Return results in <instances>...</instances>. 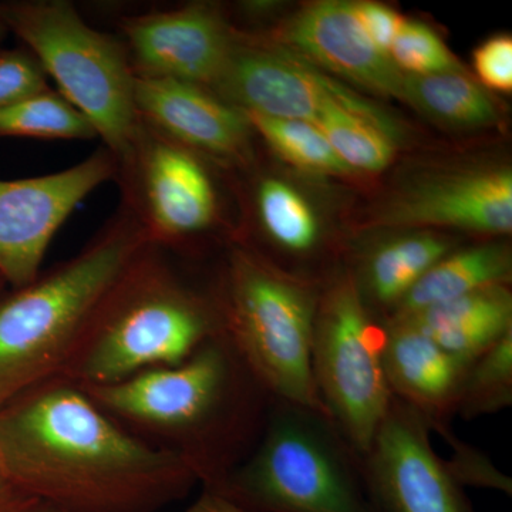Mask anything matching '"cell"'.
I'll list each match as a JSON object with an SVG mask.
<instances>
[{
  "mask_svg": "<svg viewBox=\"0 0 512 512\" xmlns=\"http://www.w3.org/2000/svg\"><path fill=\"white\" fill-rule=\"evenodd\" d=\"M0 453L10 485L57 512H160L198 485L180 458L138 439L66 377L0 409Z\"/></svg>",
  "mask_w": 512,
  "mask_h": 512,
  "instance_id": "1",
  "label": "cell"
},
{
  "mask_svg": "<svg viewBox=\"0 0 512 512\" xmlns=\"http://www.w3.org/2000/svg\"><path fill=\"white\" fill-rule=\"evenodd\" d=\"M82 387L124 429L180 458L208 490L251 454L275 402L224 333L180 365Z\"/></svg>",
  "mask_w": 512,
  "mask_h": 512,
  "instance_id": "2",
  "label": "cell"
},
{
  "mask_svg": "<svg viewBox=\"0 0 512 512\" xmlns=\"http://www.w3.org/2000/svg\"><path fill=\"white\" fill-rule=\"evenodd\" d=\"M221 333L214 292L192 288L173 252L147 244L101 299L62 377L80 386L121 382L180 365Z\"/></svg>",
  "mask_w": 512,
  "mask_h": 512,
  "instance_id": "3",
  "label": "cell"
},
{
  "mask_svg": "<svg viewBox=\"0 0 512 512\" xmlns=\"http://www.w3.org/2000/svg\"><path fill=\"white\" fill-rule=\"evenodd\" d=\"M150 242L126 207L76 255L0 292V409L62 377L103 296Z\"/></svg>",
  "mask_w": 512,
  "mask_h": 512,
  "instance_id": "4",
  "label": "cell"
},
{
  "mask_svg": "<svg viewBox=\"0 0 512 512\" xmlns=\"http://www.w3.org/2000/svg\"><path fill=\"white\" fill-rule=\"evenodd\" d=\"M222 329L265 392L325 414L311 349L319 293L248 248H234L214 292Z\"/></svg>",
  "mask_w": 512,
  "mask_h": 512,
  "instance_id": "5",
  "label": "cell"
},
{
  "mask_svg": "<svg viewBox=\"0 0 512 512\" xmlns=\"http://www.w3.org/2000/svg\"><path fill=\"white\" fill-rule=\"evenodd\" d=\"M218 493L252 512H377L362 458L330 417L274 402L251 454Z\"/></svg>",
  "mask_w": 512,
  "mask_h": 512,
  "instance_id": "6",
  "label": "cell"
},
{
  "mask_svg": "<svg viewBox=\"0 0 512 512\" xmlns=\"http://www.w3.org/2000/svg\"><path fill=\"white\" fill-rule=\"evenodd\" d=\"M9 32L36 57L57 93L92 123L117 165L140 133L136 74L123 40L89 25L66 0L3 3Z\"/></svg>",
  "mask_w": 512,
  "mask_h": 512,
  "instance_id": "7",
  "label": "cell"
},
{
  "mask_svg": "<svg viewBox=\"0 0 512 512\" xmlns=\"http://www.w3.org/2000/svg\"><path fill=\"white\" fill-rule=\"evenodd\" d=\"M386 328L366 308L349 272L319 298L311 367L320 402L362 458L389 412L393 394L384 375Z\"/></svg>",
  "mask_w": 512,
  "mask_h": 512,
  "instance_id": "8",
  "label": "cell"
},
{
  "mask_svg": "<svg viewBox=\"0 0 512 512\" xmlns=\"http://www.w3.org/2000/svg\"><path fill=\"white\" fill-rule=\"evenodd\" d=\"M116 181L120 205L134 215L147 241L173 254L183 252L218 220L217 190L201 156L143 121Z\"/></svg>",
  "mask_w": 512,
  "mask_h": 512,
  "instance_id": "9",
  "label": "cell"
},
{
  "mask_svg": "<svg viewBox=\"0 0 512 512\" xmlns=\"http://www.w3.org/2000/svg\"><path fill=\"white\" fill-rule=\"evenodd\" d=\"M210 92L242 111L315 124L339 106L383 131L390 140L402 128L390 114L286 53L245 45L238 39L220 79Z\"/></svg>",
  "mask_w": 512,
  "mask_h": 512,
  "instance_id": "10",
  "label": "cell"
},
{
  "mask_svg": "<svg viewBox=\"0 0 512 512\" xmlns=\"http://www.w3.org/2000/svg\"><path fill=\"white\" fill-rule=\"evenodd\" d=\"M119 165L101 146L57 173L0 180V276L10 288L42 271L47 249L64 222L92 192L116 181Z\"/></svg>",
  "mask_w": 512,
  "mask_h": 512,
  "instance_id": "11",
  "label": "cell"
},
{
  "mask_svg": "<svg viewBox=\"0 0 512 512\" xmlns=\"http://www.w3.org/2000/svg\"><path fill=\"white\" fill-rule=\"evenodd\" d=\"M426 419L393 396L362 457L367 494L380 512H471L463 487L437 456Z\"/></svg>",
  "mask_w": 512,
  "mask_h": 512,
  "instance_id": "12",
  "label": "cell"
},
{
  "mask_svg": "<svg viewBox=\"0 0 512 512\" xmlns=\"http://www.w3.org/2000/svg\"><path fill=\"white\" fill-rule=\"evenodd\" d=\"M121 30L136 77L178 80L208 90L238 42L220 10L201 3L128 16Z\"/></svg>",
  "mask_w": 512,
  "mask_h": 512,
  "instance_id": "13",
  "label": "cell"
},
{
  "mask_svg": "<svg viewBox=\"0 0 512 512\" xmlns=\"http://www.w3.org/2000/svg\"><path fill=\"white\" fill-rule=\"evenodd\" d=\"M141 121L192 153L224 161H247L252 128L244 111L204 87L170 79L136 77Z\"/></svg>",
  "mask_w": 512,
  "mask_h": 512,
  "instance_id": "14",
  "label": "cell"
},
{
  "mask_svg": "<svg viewBox=\"0 0 512 512\" xmlns=\"http://www.w3.org/2000/svg\"><path fill=\"white\" fill-rule=\"evenodd\" d=\"M389 227H451L508 234L512 229L510 170L466 171L424 181L384 212Z\"/></svg>",
  "mask_w": 512,
  "mask_h": 512,
  "instance_id": "15",
  "label": "cell"
},
{
  "mask_svg": "<svg viewBox=\"0 0 512 512\" xmlns=\"http://www.w3.org/2000/svg\"><path fill=\"white\" fill-rule=\"evenodd\" d=\"M282 37L286 45L326 69L372 92L403 100L406 74L373 45L357 18L355 3H315L286 26Z\"/></svg>",
  "mask_w": 512,
  "mask_h": 512,
  "instance_id": "16",
  "label": "cell"
},
{
  "mask_svg": "<svg viewBox=\"0 0 512 512\" xmlns=\"http://www.w3.org/2000/svg\"><path fill=\"white\" fill-rule=\"evenodd\" d=\"M384 375L390 392L441 436L451 431L468 365L407 320L384 323Z\"/></svg>",
  "mask_w": 512,
  "mask_h": 512,
  "instance_id": "17",
  "label": "cell"
},
{
  "mask_svg": "<svg viewBox=\"0 0 512 512\" xmlns=\"http://www.w3.org/2000/svg\"><path fill=\"white\" fill-rule=\"evenodd\" d=\"M399 320L413 323L440 348L470 365L512 332L511 289L488 286Z\"/></svg>",
  "mask_w": 512,
  "mask_h": 512,
  "instance_id": "18",
  "label": "cell"
},
{
  "mask_svg": "<svg viewBox=\"0 0 512 512\" xmlns=\"http://www.w3.org/2000/svg\"><path fill=\"white\" fill-rule=\"evenodd\" d=\"M511 275L512 255L507 245L483 244L450 252L421 276L384 323L412 318L488 286L507 285Z\"/></svg>",
  "mask_w": 512,
  "mask_h": 512,
  "instance_id": "19",
  "label": "cell"
},
{
  "mask_svg": "<svg viewBox=\"0 0 512 512\" xmlns=\"http://www.w3.org/2000/svg\"><path fill=\"white\" fill-rule=\"evenodd\" d=\"M450 252L453 242L448 238L426 232L404 235L370 251L360 275L349 274L366 306L372 301L389 311L386 322L421 276Z\"/></svg>",
  "mask_w": 512,
  "mask_h": 512,
  "instance_id": "20",
  "label": "cell"
},
{
  "mask_svg": "<svg viewBox=\"0 0 512 512\" xmlns=\"http://www.w3.org/2000/svg\"><path fill=\"white\" fill-rule=\"evenodd\" d=\"M403 101L454 126L484 127L497 120L493 101L463 69L424 76L406 74Z\"/></svg>",
  "mask_w": 512,
  "mask_h": 512,
  "instance_id": "21",
  "label": "cell"
},
{
  "mask_svg": "<svg viewBox=\"0 0 512 512\" xmlns=\"http://www.w3.org/2000/svg\"><path fill=\"white\" fill-rule=\"evenodd\" d=\"M0 137L93 140L97 133L69 101L47 89L0 110Z\"/></svg>",
  "mask_w": 512,
  "mask_h": 512,
  "instance_id": "22",
  "label": "cell"
},
{
  "mask_svg": "<svg viewBox=\"0 0 512 512\" xmlns=\"http://www.w3.org/2000/svg\"><path fill=\"white\" fill-rule=\"evenodd\" d=\"M255 210L268 238L291 254L312 251L318 244L319 225L308 202L276 178H265L255 191Z\"/></svg>",
  "mask_w": 512,
  "mask_h": 512,
  "instance_id": "23",
  "label": "cell"
},
{
  "mask_svg": "<svg viewBox=\"0 0 512 512\" xmlns=\"http://www.w3.org/2000/svg\"><path fill=\"white\" fill-rule=\"evenodd\" d=\"M252 128L289 163L322 174H349L352 170L335 153L315 124L282 120L244 111Z\"/></svg>",
  "mask_w": 512,
  "mask_h": 512,
  "instance_id": "24",
  "label": "cell"
},
{
  "mask_svg": "<svg viewBox=\"0 0 512 512\" xmlns=\"http://www.w3.org/2000/svg\"><path fill=\"white\" fill-rule=\"evenodd\" d=\"M512 406V332L468 365L457 414L466 420Z\"/></svg>",
  "mask_w": 512,
  "mask_h": 512,
  "instance_id": "25",
  "label": "cell"
},
{
  "mask_svg": "<svg viewBox=\"0 0 512 512\" xmlns=\"http://www.w3.org/2000/svg\"><path fill=\"white\" fill-rule=\"evenodd\" d=\"M315 126L352 171H382L392 161L393 141L369 121L343 107H329Z\"/></svg>",
  "mask_w": 512,
  "mask_h": 512,
  "instance_id": "26",
  "label": "cell"
},
{
  "mask_svg": "<svg viewBox=\"0 0 512 512\" xmlns=\"http://www.w3.org/2000/svg\"><path fill=\"white\" fill-rule=\"evenodd\" d=\"M390 59L400 72L410 76L461 69L440 37L417 22H404L390 49Z\"/></svg>",
  "mask_w": 512,
  "mask_h": 512,
  "instance_id": "27",
  "label": "cell"
},
{
  "mask_svg": "<svg viewBox=\"0 0 512 512\" xmlns=\"http://www.w3.org/2000/svg\"><path fill=\"white\" fill-rule=\"evenodd\" d=\"M47 89L45 70L28 49L0 50V110Z\"/></svg>",
  "mask_w": 512,
  "mask_h": 512,
  "instance_id": "28",
  "label": "cell"
},
{
  "mask_svg": "<svg viewBox=\"0 0 512 512\" xmlns=\"http://www.w3.org/2000/svg\"><path fill=\"white\" fill-rule=\"evenodd\" d=\"M443 437L454 451L453 458L446 461L448 471L461 487L473 485L512 494L511 478L498 471L484 453L458 440L453 431Z\"/></svg>",
  "mask_w": 512,
  "mask_h": 512,
  "instance_id": "29",
  "label": "cell"
},
{
  "mask_svg": "<svg viewBox=\"0 0 512 512\" xmlns=\"http://www.w3.org/2000/svg\"><path fill=\"white\" fill-rule=\"evenodd\" d=\"M474 66L481 82L498 92L512 89V40L497 36L483 43L474 53Z\"/></svg>",
  "mask_w": 512,
  "mask_h": 512,
  "instance_id": "30",
  "label": "cell"
},
{
  "mask_svg": "<svg viewBox=\"0 0 512 512\" xmlns=\"http://www.w3.org/2000/svg\"><path fill=\"white\" fill-rule=\"evenodd\" d=\"M357 18L373 45L390 56L393 42L406 20L393 9L375 2H356Z\"/></svg>",
  "mask_w": 512,
  "mask_h": 512,
  "instance_id": "31",
  "label": "cell"
},
{
  "mask_svg": "<svg viewBox=\"0 0 512 512\" xmlns=\"http://www.w3.org/2000/svg\"><path fill=\"white\" fill-rule=\"evenodd\" d=\"M0 512H57L39 498L8 485L0 490Z\"/></svg>",
  "mask_w": 512,
  "mask_h": 512,
  "instance_id": "32",
  "label": "cell"
},
{
  "mask_svg": "<svg viewBox=\"0 0 512 512\" xmlns=\"http://www.w3.org/2000/svg\"><path fill=\"white\" fill-rule=\"evenodd\" d=\"M184 512H252L248 508L242 507L237 501L231 500L227 495L218 493V491L201 488V494L198 495L194 503L188 505Z\"/></svg>",
  "mask_w": 512,
  "mask_h": 512,
  "instance_id": "33",
  "label": "cell"
},
{
  "mask_svg": "<svg viewBox=\"0 0 512 512\" xmlns=\"http://www.w3.org/2000/svg\"><path fill=\"white\" fill-rule=\"evenodd\" d=\"M8 32V25H6L5 15H3V3H0V50H2L3 39Z\"/></svg>",
  "mask_w": 512,
  "mask_h": 512,
  "instance_id": "34",
  "label": "cell"
},
{
  "mask_svg": "<svg viewBox=\"0 0 512 512\" xmlns=\"http://www.w3.org/2000/svg\"><path fill=\"white\" fill-rule=\"evenodd\" d=\"M10 485L8 473H6L5 463H3L2 453H0V490Z\"/></svg>",
  "mask_w": 512,
  "mask_h": 512,
  "instance_id": "35",
  "label": "cell"
},
{
  "mask_svg": "<svg viewBox=\"0 0 512 512\" xmlns=\"http://www.w3.org/2000/svg\"><path fill=\"white\" fill-rule=\"evenodd\" d=\"M5 286H6L5 281H3L2 276H0V292H2L3 289H5Z\"/></svg>",
  "mask_w": 512,
  "mask_h": 512,
  "instance_id": "36",
  "label": "cell"
},
{
  "mask_svg": "<svg viewBox=\"0 0 512 512\" xmlns=\"http://www.w3.org/2000/svg\"><path fill=\"white\" fill-rule=\"evenodd\" d=\"M376 510H377V508H376ZM377 512H380V511H379V510H377Z\"/></svg>",
  "mask_w": 512,
  "mask_h": 512,
  "instance_id": "37",
  "label": "cell"
},
{
  "mask_svg": "<svg viewBox=\"0 0 512 512\" xmlns=\"http://www.w3.org/2000/svg\"><path fill=\"white\" fill-rule=\"evenodd\" d=\"M471 512H476V511H474V510H473V511H471Z\"/></svg>",
  "mask_w": 512,
  "mask_h": 512,
  "instance_id": "38",
  "label": "cell"
}]
</instances>
